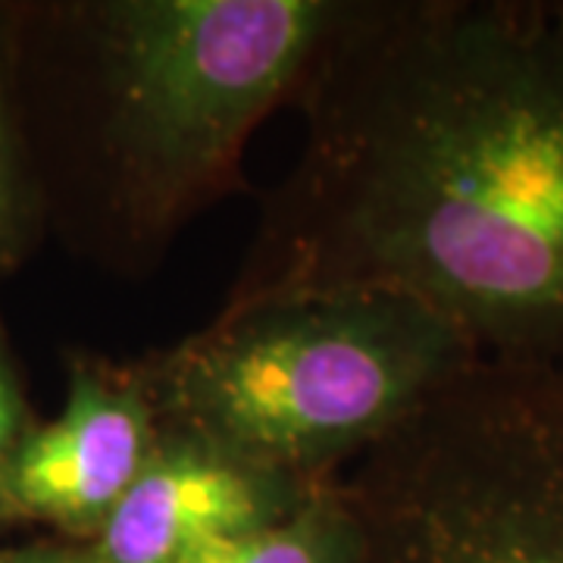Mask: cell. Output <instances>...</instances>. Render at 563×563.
<instances>
[{
    "label": "cell",
    "mask_w": 563,
    "mask_h": 563,
    "mask_svg": "<svg viewBox=\"0 0 563 563\" xmlns=\"http://www.w3.org/2000/svg\"><path fill=\"white\" fill-rule=\"evenodd\" d=\"M257 298L373 291L473 363H563V7L391 13L329 51Z\"/></svg>",
    "instance_id": "cell-1"
},
{
    "label": "cell",
    "mask_w": 563,
    "mask_h": 563,
    "mask_svg": "<svg viewBox=\"0 0 563 563\" xmlns=\"http://www.w3.org/2000/svg\"><path fill=\"white\" fill-rule=\"evenodd\" d=\"M470 354L417 303L373 295L244 301L139 385L169 439L288 476L376 442Z\"/></svg>",
    "instance_id": "cell-2"
},
{
    "label": "cell",
    "mask_w": 563,
    "mask_h": 563,
    "mask_svg": "<svg viewBox=\"0 0 563 563\" xmlns=\"http://www.w3.org/2000/svg\"><path fill=\"white\" fill-rule=\"evenodd\" d=\"M335 501L407 563H563V363H463Z\"/></svg>",
    "instance_id": "cell-3"
},
{
    "label": "cell",
    "mask_w": 563,
    "mask_h": 563,
    "mask_svg": "<svg viewBox=\"0 0 563 563\" xmlns=\"http://www.w3.org/2000/svg\"><path fill=\"white\" fill-rule=\"evenodd\" d=\"M317 0H132L101 13L110 132L144 198L169 203L239 151L317 57Z\"/></svg>",
    "instance_id": "cell-4"
},
{
    "label": "cell",
    "mask_w": 563,
    "mask_h": 563,
    "mask_svg": "<svg viewBox=\"0 0 563 563\" xmlns=\"http://www.w3.org/2000/svg\"><path fill=\"white\" fill-rule=\"evenodd\" d=\"M157 444L139 383L117 385L79 366L63 413L29 429L0 473V514L98 536Z\"/></svg>",
    "instance_id": "cell-5"
},
{
    "label": "cell",
    "mask_w": 563,
    "mask_h": 563,
    "mask_svg": "<svg viewBox=\"0 0 563 563\" xmlns=\"http://www.w3.org/2000/svg\"><path fill=\"white\" fill-rule=\"evenodd\" d=\"M288 492V476L166 435L88 551L95 563H185L225 536L282 520Z\"/></svg>",
    "instance_id": "cell-6"
},
{
    "label": "cell",
    "mask_w": 563,
    "mask_h": 563,
    "mask_svg": "<svg viewBox=\"0 0 563 563\" xmlns=\"http://www.w3.org/2000/svg\"><path fill=\"white\" fill-rule=\"evenodd\" d=\"M351 526L335 498H313L295 517L225 536L185 563H339Z\"/></svg>",
    "instance_id": "cell-7"
},
{
    "label": "cell",
    "mask_w": 563,
    "mask_h": 563,
    "mask_svg": "<svg viewBox=\"0 0 563 563\" xmlns=\"http://www.w3.org/2000/svg\"><path fill=\"white\" fill-rule=\"evenodd\" d=\"M22 229V181L10 117H7V95H3V57H0V263L10 261L13 244L20 242Z\"/></svg>",
    "instance_id": "cell-8"
},
{
    "label": "cell",
    "mask_w": 563,
    "mask_h": 563,
    "mask_svg": "<svg viewBox=\"0 0 563 563\" xmlns=\"http://www.w3.org/2000/svg\"><path fill=\"white\" fill-rule=\"evenodd\" d=\"M29 426H25V404L10 357L0 342V473L7 470L10 457L16 454V448L25 439Z\"/></svg>",
    "instance_id": "cell-9"
},
{
    "label": "cell",
    "mask_w": 563,
    "mask_h": 563,
    "mask_svg": "<svg viewBox=\"0 0 563 563\" xmlns=\"http://www.w3.org/2000/svg\"><path fill=\"white\" fill-rule=\"evenodd\" d=\"M0 563H95V561H91V551H73V548L32 544V548H0Z\"/></svg>",
    "instance_id": "cell-10"
}]
</instances>
